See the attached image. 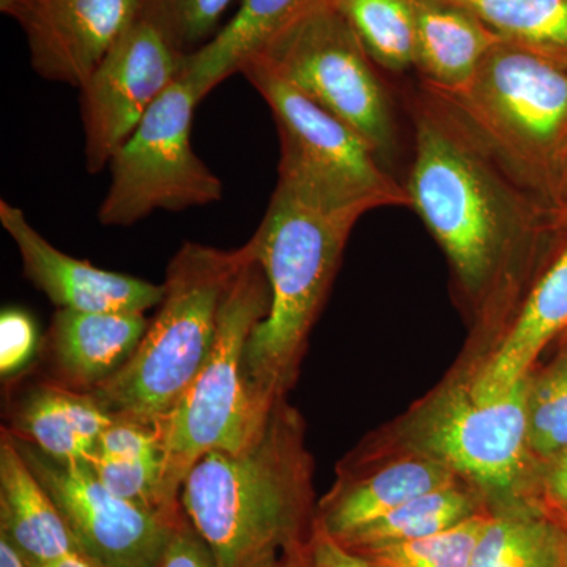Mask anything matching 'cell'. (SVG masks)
<instances>
[{
  "label": "cell",
  "instance_id": "cell-1",
  "mask_svg": "<svg viewBox=\"0 0 567 567\" xmlns=\"http://www.w3.org/2000/svg\"><path fill=\"white\" fill-rule=\"evenodd\" d=\"M415 153L404 185L466 293L488 298L514 264L554 244L557 215L432 89L413 102Z\"/></svg>",
  "mask_w": 567,
  "mask_h": 567
},
{
  "label": "cell",
  "instance_id": "cell-2",
  "mask_svg": "<svg viewBox=\"0 0 567 567\" xmlns=\"http://www.w3.org/2000/svg\"><path fill=\"white\" fill-rule=\"evenodd\" d=\"M181 505L218 567H254L311 539L309 462L284 399L245 450L212 451L193 466Z\"/></svg>",
  "mask_w": 567,
  "mask_h": 567
},
{
  "label": "cell",
  "instance_id": "cell-3",
  "mask_svg": "<svg viewBox=\"0 0 567 567\" xmlns=\"http://www.w3.org/2000/svg\"><path fill=\"white\" fill-rule=\"evenodd\" d=\"M361 215L333 212L276 185L249 244L270 287V309L245 352L249 394L268 415L292 385L308 336Z\"/></svg>",
  "mask_w": 567,
  "mask_h": 567
},
{
  "label": "cell",
  "instance_id": "cell-4",
  "mask_svg": "<svg viewBox=\"0 0 567 567\" xmlns=\"http://www.w3.org/2000/svg\"><path fill=\"white\" fill-rule=\"evenodd\" d=\"M251 257L249 241L235 249L185 241L175 252L158 315L136 352L89 391L114 420L153 424L178 404L210 357L224 298Z\"/></svg>",
  "mask_w": 567,
  "mask_h": 567
},
{
  "label": "cell",
  "instance_id": "cell-5",
  "mask_svg": "<svg viewBox=\"0 0 567 567\" xmlns=\"http://www.w3.org/2000/svg\"><path fill=\"white\" fill-rule=\"evenodd\" d=\"M268 309L270 287L252 251L224 298L207 363L178 404L153 423L162 443L163 502L171 511L183 509V483L205 454L238 453L267 423L270 413L257 409L246 385L245 352Z\"/></svg>",
  "mask_w": 567,
  "mask_h": 567
},
{
  "label": "cell",
  "instance_id": "cell-6",
  "mask_svg": "<svg viewBox=\"0 0 567 567\" xmlns=\"http://www.w3.org/2000/svg\"><path fill=\"white\" fill-rule=\"evenodd\" d=\"M435 92L550 207L567 148V65L502 41L464 87Z\"/></svg>",
  "mask_w": 567,
  "mask_h": 567
},
{
  "label": "cell",
  "instance_id": "cell-7",
  "mask_svg": "<svg viewBox=\"0 0 567 567\" xmlns=\"http://www.w3.org/2000/svg\"><path fill=\"white\" fill-rule=\"evenodd\" d=\"M529 379L498 394L468 380L436 393L409 425L416 454L434 458L475 488L491 513L533 506L537 465L529 447Z\"/></svg>",
  "mask_w": 567,
  "mask_h": 567
},
{
  "label": "cell",
  "instance_id": "cell-8",
  "mask_svg": "<svg viewBox=\"0 0 567 567\" xmlns=\"http://www.w3.org/2000/svg\"><path fill=\"white\" fill-rule=\"evenodd\" d=\"M240 74L262 95L278 126V185L333 212L409 207L404 186L354 130L262 63L246 62Z\"/></svg>",
  "mask_w": 567,
  "mask_h": 567
},
{
  "label": "cell",
  "instance_id": "cell-9",
  "mask_svg": "<svg viewBox=\"0 0 567 567\" xmlns=\"http://www.w3.org/2000/svg\"><path fill=\"white\" fill-rule=\"evenodd\" d=\"M249 61L262 63L344 122L383 162L393 155L395 126L385 85L336 0L308 11Z\"/></svg>",
  "mask_w": 567,
  "mask_h": 567
},
{
  "label": "cell",
  "instance_id": "cell-10",
  "mask_svg": "<svg viewBox=\"0 0 567 567\" xmlns=\"http://www.w3.org/2000/svg\"><path fill=\"white\" fill-rule=\"evenodd\" d=\"M200 103L183 74L159 96L110 162L111 185L99 208L106 227H130L153 212H183L223 199L224 185L194 152Z\"/></svg>",
  "mask_w": 567,
  "mask_h": 567
},
{
  "label": "cell",
  "instance_id": "cell-11",
  "mask_svg": "<svg viewBox=\"0 0 567 567\" xmlns=\"http://www.w3.org/2000/svg\"><path fill=\"white\" fill-rule=\"evenodd\" d=\"M29 468L61 511L87 557L104 567H158L185 518L164 516L112 494L89 462H62L11 434Z\"/></svg>",
  "mask_w": 567,
  "mask_h": 567
},
{
  "label": "cell",
  "instance_id": "cell-12",
  "mask_svg": "<svg viewBox=\"0 0 567 567\" xmlns=\"http://www.w3.org/2000/svg\"><path fill=\"white\" fill-rule=\"evenodd\" d=\"M185 55L147 9L112 47L80 89L89 173L110 166L112 155L181 78Z\"/></svg>",
  "mask_w": 567,
  "mask_h": 567
},
{
  "label": "cell",
  "instance_id": "cell-13",
  "mask_svg": "<svg viewBox=\"0 0 567 567\" xmlns=\"http://www.w3.org/2000/svg\"><path fill=\"white\" fill-rule=\"evenodd\" d=\"M147 0H0L21 25L31 65L43 80L81 89Z\"/></svg>",
  "mask_w": 567,
  "mask_h": 567
},
{
  "label": "cell",
  "instance_id": "cell-14",
  "mask_svg": "<svg viewBox=\"0 0 567 567\" xmlns=\"http://www.w3.org/2000/svg\"><path fill=\"white\" fill-rule=\"evenodd\" d=\"M0 223L17 245L22 270L59 309L145 312L162 305L166 287L114 274L54 248L17 205L0 200Z\"/></svg>",
  "mask_w": 567,
  "mask_h": 567
},
{
  "label": "cell",
  "instance_id": "cell-15",
  "mask_svg": "<svg viewBox=\"0 0 567 567\" xmlns=\"http://www.w3.org/2000/svg\"><path fill=\"white\" fill-rule=\"evenodd\" d=\"M567 333V223L550 264L533 284L509 330L470 379L477 393L498 394L527 379L544 349Z\"/></svg>",
  "mask_w": 567,
  "mask_h": 567
},
{
  "label": "cell",
  "instance_id": "cell-16",
  "mask_svg": "<svg viewBox=\"0 0 567 567\" xmlns=\"http://www.w3.org/2000/svg\"><path fill=\"white\" fill-rule=\"evenodd\" d=\"M0 537L29 567L51 565L81 550L61 511L14 445L11 432H3L0 443Z\"/></svg>",
  "mask_w": 567,
  "mask_h": 567
},
{
  "label": "cell",
  "instance_id": "cell-17",
  "mask_svg": "<svg viewBox=\"0 0 567 567\" xmlns=\"http://www.w3.org/2000/svg\"><path fill=\"white\" fill-rule=\"evenodd\" d=\"M152 319L140 312L59 309L51 349L69 388L92 391L128 363Z\"/></svg>",
  "mask_w": 567,
  "mask_h": 567
},
{
  "label": "cell",
  "instance_id": "cell-18",
  "mask_svg": "<svg viewBox=\"0 0 567 567\" xmlns=\"http://www.w3.org/2000/svg\"><path fill=\"white\" fill-rule=\"evenodd\" d=\"M447 466L416 454L391 462L372 475L339 484L320 503L316 522L334 539L379 520L410 499L458 483Z\"/></svg>",
  "mask_w": 567,
  "mask_h": 567
},
{
  "label": "cell",
  "instance_id": "cell-19",
  "mask_svg": "<svg viewBox=\"0 0 567 567\" xmlns=\"http://www.w3.org/2000/svg\"><path fill=\"white\" fill-rule=\"evenodd\" d=\"M330 0H241L233 20L183 59L182 74L200 102L264 50L278 33Z\"/></svg>",
  "mask_w": 567,
  "mask_h": 567
},
{
  "label": "cell",
  "instance_id": "cell-20",
  "mask_svg": "<svg viewBox=\"0 0 567 567\" xmlns=\"http://www.w3.org/2000/svg\"><path fill=\"white\" fill-rule=\"evenodd\" d=\"M413 6L417 71L434 91H458L502 40L461 7L442 0H413Z\"/></svg>",
  "mask_w": 567,
  "mask_h": 567
},
{
  "label": "cell",
  "instance_id": "cell-21",
  "mask_svg": "<svg viewBox=\"0 0 567 567\" xmlns=\"http://www.w3.org/2000/svg\"><path fill=\"white\" fill-rule=\"evenodd\" d=\"M114 417L92 393L44 383L32 388L18 410L14 435L62 462H89Z\"/></svg>",
  "mask_w": 567,
  "mask_h": 567
},
{
  "label": "cell",
  "instance_id": "cell-22",
  "mask_svg": "<svg viewBox=\"0 0 567 567\" xmlns=\"http://www.w3.org/2000/svg\"><path fill=\"white\" fill-rule=\"evenodd\" d=\"M483 509H488L483 496L458 481L416 496L379 520L336 540L350 551L406 543L456 527Z\"/></svg>",
  "mask_w": 567,
  "mask_h": 567
},
{
  "label": "cell",
  "instance_id": "cell-23",
  "mask_svg": "<svg viewBox=\"0 0 567 567\" xmlns=\"http://www.w3.org/2000/svg\"><path fill=\"white\" fill-rule=\"evenodd\" d=\"M561 535L536 506L491 513L470 567H559Z\"/></svg>",
  "mask_w": 567,
  "mask_h": 567
},
{
  "label": "cell",
  "instance_id": "cell-24",
  "mask_svg": "<svg viewBox=\"0 0 567 567\" xmlns=\"http://www.w3.org/2000/svg\"><path fill=\"white\" fill-rule=\"evenodd\" d=\"M477 18L505 43L567 65V0H442Z\"/></svg>",
  "mask_w": 567,
  "mask_h": 567
},
{
  "label": "cell",
  "instance_id": "cell-25",
  "mask_svg": "<svg viewBox=\"0 0 567 567\" xmlns=\"http://www.w3.org/2000/svg\"><path fill=\"white\" fill-rule=\"evenodd\" d=\"M369 58L383 70L402 73L416 62L413 0H336Z\"/></svg>",
  "mask_w": 567,
  "mask_h": 567
},
{
  "label": "cell",
  "instance_id": "cell-26",
  "mask_svg": "<svg viewBox=\"0 0 567 567\" xmlns=\"http://www.w3.org/2000/svg\"><path fill=\"white\" fill-rule=\"evenodd\" d=\"M491 511L483 509L436 535L352 551L371 567H470Z\"/></svg>",
  "mask_w": 567,
  "mask_h": 567
},
{
  "label": "cell",
  "instance_id": "cell-27",
  "mask_svg": "<svg viewBox=\"0 0 567 567\" xmlns=\"http://www.w3.org/2000/svg\"><path fill=\"white\" fill-rule=\"evenodd\" d=\"M529 447L536 465L567 447V350L528 388Z\"/></svg>",
  "mask_w": 567,
  "mask_h": 567
},
{
  "label": "cell",
  "instance_id": "cell-28",
  "mask_svg": "<svg viewBox=\"0 0 567 567\" xmlns=\"http://www.w3.org/2000/svg\"><path fill=\"white\" fill-rule=\"evenodd\" d=\"M233 0H147L145 9L185 54L213 39L224 11ZM205 41V43H207Z\"/></svg>",
  "mask_w": 567,
  "mask_h": 567
},
{
  "label": "cell",
  "instance_id": "cell-29",
  "mask_svg": "<svg viewBox=\"0 0 567 567\" xmlns=\"http://www.w3.org/2000/svg\"><path fill=\"white\" fill-rule=\"evenodd\" d=\"M37 327L28 312L6 309L0 316V372L17 374L32 360L37 349Z\"/></svg>",
  "mask_w": 567,
  "mask_h": 567
},
{
  "label": "cell",
  "instance_id": "cell-30",
  "mask_svg": "<svg viewBox=\"0 0 567 567\" xmlns=\"http://www.w3.org/2000/svg\"><path fill=\"white\" fill-rule=\"evenodd\" d=\"M529 503L567 528V447L537 466Z\"/></svg>",
  "mask_w": 567,
  "mask_h": 567
},
{
  "label": "cell",
  "instance_id": "cell-31",
  "mask_svg": "<svg viewBox=\"0 0 567 567\" xmlns=\"http://www.w3.org/2000/svg\"><path fill=\"white\" fill-rule=\"evenodd\" d=\"M158 567H218L210 548L197 535L188 517L183 518L175 528L173 539L164 551Z\"/></svg>",
  "mask_w": 567,
  "mask_h": 567
},
{
  "label": "cell",
  "instance_id": "cell-32",
  "mask_svg": "<svg viewBox=\"0 0 567 567\" xmlns=\"http://www.w3.org/2000/svg\"><path fill=\"white\" fill-rule=\"evenodd\" d=\"M311 546L316 567H371L363 558L347 550L333 536L328 535L317 522L312 529Z\"/></svg>",
  "mask_w": 567,
  "mask_h": 567
},
{
  "label": "cell",
  "instance_id": "cell-33",
  "mask_svg": "<svg viewBox=\"0 0 567 567\" xmlns=\"http://www.w3.org/2000/svg\"><path fill=\"white\" fill-rule=\"evenodd\" d=\"M254 567H316L311 539L282 548Z\"/></svg>",
  "mask_w": 567,
  "mask_h": 567
},
{
  "label": "cell",
  "instance_id": "cell-34",
  "mask_svg": "<svg viewBox=\"0 0 567 567\" xmlns=\"http://www.w3.org/2000/svg\"><path fill=\"white\" fill-rule=\"evenodd\" d=\"M550 207L557 215L558 221L565 226L567 223V148L551 183Z\"/></svg>",
  "mask_w": 567,
  "mask_h": 567
},
{
  "label": "cell",
  "instance_id": "cell-35",
  "mask_svg": "<svg viewBox=\"0 0 567 567\" xmlns=\"http://www.w3.org/2000/svg\"><path fill=\"white\" fill-rule=\"evenodd\" d=\"M40 567H104L96 563L95 559L87 557L84 551H74V554L66 555L58 561L51 563V565Z\"/></svg>",
  "mask_w": 567,
  "mask_h": 567
},
{
  "label": "cell",
  "instance_id": "cell-36",
  "mask_svg": "<svg viewBox=\"0 0 567 567\" xmlns=\"http://www.w3.org/2000/svg\"><path fill=\"white\" fill-rule=\"evenodd\" d=\"M0 567H29L3 537H0Z\"/></svg>",
  "mask_w": 567,
  "mask_h": 567
},
{
  "label": "cell",
  "instance_id": "cell-37",
  "mask_svg": "<svg viewBox=\"0 0 567 567\" xmlns=\"http://www.w3.org/2000/svg\"><path fill=\"white\" fill-rule=\"evenodd\" d=\"M561 557H559V567H567V528H561Z\"/></svg>",
  "mask_w": 567,
  "mask_h": 567
}]
</instances>
